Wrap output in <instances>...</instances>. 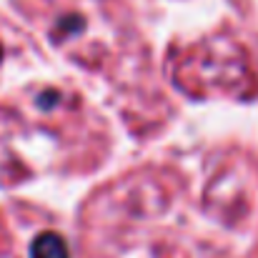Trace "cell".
Wrapping results in <instances>:
<instances>
[{"mask_svg":"<svg viewBox=\"0 0 258 258\" xmlns=\"http://www.w3.org/2000/svg\"><path fill=\"white\" fill-rule=\"evenodd\" d=\"M30 258H71V256H68L66 241H63L58 233L45 231V233H40V236L33 241Z\"/></svg>","mask_w":258,"mask_h":258,"instance_id":"cell-1","label":"cell"}]
</instances>
